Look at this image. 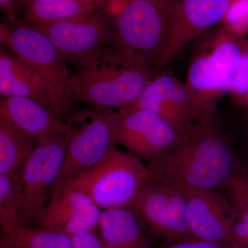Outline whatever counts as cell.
<instances>
[{
  "label": "cell",
  "mask_w": 248,
  "mask_h": 248,
  "mask_svg": "<svg viewBox=\"0 0 248 248\" xmlns=\"http://www.w3.org/2000/svg\"><path fill=\"white\" fill-rule=\"evenodd\" d=\"M147 166L149 179L182 190L224 191L244 169L215 115L197 121L176 144L150 160Z\"/></svg>",
  "instance_id": "1"
},
{
  "label": "cell",
  "mask_w": 248,
  "mask_h": 248,
  "mask_svg": "<svg viewBox=\"0 0 248 248\" xmlns=\"http://www.w3.org/2000/svg\"><path fill=\"white\" fill-rule=\"evenodd\" d=\"M75 74L68 79L72 103L91 107L123 108L140 97L153 77L154 68L107 45L73 63Z\"/></svg>",
  "instance_id": "2"
},
{
  "label": "cell",
  "mask_w": 248,
  "mask_h": 248,
  "mask_svg": "<svg viewBox=\"0 0 248 248\" xmlns=\"http://www.w3.org/2000/svg\"><path fill=\"white\" fill-rule=\"evenodd\" d=\"M235 37L224 26L199 37L185 83L195 122L215 115L218 99L232 89L244 52Z\"/></svg>",
  "instance_id": "3"
},
{
  "label": "cell",
  "mask_w": 248,
  "mask_h": 248,
  "mask_svg": "<svg viewBox=\"0 0 248 248\" xmlns=\"http://www.w3.org/2000/svg\"><path fill=\"white\" fill-rule=\"evenodd\" d=\"M112 19L114 45L155 69L172 35L173 0H131Z\"/></svg>",
  "instance_id": "4"
},
{
  "label": "cell",
  "mask_w": 248,
  "mask_h": 248,
  "mask_svg": "<svg viewBox=\"0 0 248 248\" xmlns=\"http://www.w3.org/2000/svg\"><path fill=\"white\" fill-rule=\"evenodd\" d=\"M115 111L103 108L72 110L66 157L54 191L99 164L116 148Z\"/></svg>",
  "instance_id": "5"
},
{
  "label": "cell",
  "mask_w": 248,
  "mask_h": 248,
  "mask_svg": "<svg viewBox=\"0 0 248 248\" xmlns=\"http://www.w3.org/2000/svg\"><path fill=\"white\" fill-rule=\"evenodd\" d=\"M149 179L147 165L114 148L99 164L66 184L89 196L99 208H126Z\"/></svg>",
  "instance_id": "6"
},
{
  "label": "cell",
  "mask_w": 248,
  "mask_h": 248,
  "mask_svg": "<svg viewBox=\"0 0 248 248\" xmlns=\"http://www.w3.org/2000/svg\"><path fill=\"white\" fill-rule=\"evenodd\" d=\"M68 143V134L53 133L38 139L18 183L22 226H38L64 163Z\"/></svg>",
  "instance_id": "7"
},
{
  "label": "cell",
  "mask_w": 248,
  "mask_h": 248,
  "mask_svg": "<svg viewBox=\"0 0 248 248\" xmlns=\"http://www.w3.org/2000/svg\"><path fill=\"white\" fill-rule=\"evenodd\" d=\"M70 73L41 69L16 55L0 52V94L27 97L45 106L66 122L73 108L68 94Z\"/></svg>",
  "instance_id": "8"
},
{
  "label": "cell",
  "mask_w": 248,
  "mask_h": 248,
  "mask_svg": "<svg viewBox=\"0 0 248 248\" xmlns=\"http://www.w3.org/2000/svg\"><path fill=\"white\" fill-rule=\"evenodd\" d=\"M145 234L160 243L192 236L186 220L184 190L148 179L126 207Z\"/></svg>",
  "instance_id": "9"
},
{
  "label": "cell",
  "mask_w": 248,
  "mask_h": 248,
  "mask_svg": "<svg viewBox=\"0 0 248 248\" xmlns=\"http://www.w3.org/2000/svg\"><path fill=\"white\" fill-rule=\"evenodd\" d=\"M115 133L117 145L147 161L172 148L184 135L157 114L133 106L115 111Z\"/></svg>",
  "instance_id": "10"
},
{
  "label": "cell",
  "mask_w": 248,
  "mask_h": 248,
  "mask_svg": "<svg viewBox=\"0 0 248 248\" xmlns=\"http://www.w3.org/2000/svg\"><path fill=\"white\" fill-rule=\"evenodd\" d=\"M53 42L72 64L107 45H114L113 27L101 11L55 22L29 24Z\"/></svg>",
  "instance_id": "11"
},
{
  "label": "cell",
  "mask_w": 248,
  "mask_h": 248,
  "mask_svg": "<svg viewBox=\"0 0 248 248\" xmlns=\"http://www.w3.org/2000/svg\"><path fill=\"white\" fill-rule=\"evenodd\" d=\"M186 220L191 236L231 248L235 210L226 195L219 191L184 190Z\"/></svg>",
  "instance_id": "12"
},
{
  "label": "cell",
  "mask_w": 248,
  "mask_h": 248,
  "mask_svg": "<svg viewBox=\"0 0 248 248\" xmlns=\"http://www.w3.org/2000/svg\"><path fill=\"white\" fill-rule=\"evenodd\" d=\"M232 0H173L174 24L170 40L153 76L160 73L185 46L223 20Z\"/></svg>",
  "instance_id": "13"
},
{
  "label": "cell",
  "mask_w": 248,
  "mask_h": 248,
  "mask_svg": "<svg viewBox=\"0 0 248 248\" xmlns=\"http://www.w3.org/2000/svg\"><path fill=\"white\" fill-rule=\"evenodd\" d=\"M103 210L86 194L66 185L54 191L39 221V228L71 236L97 231Z\"/></svg>",
  "instance_id": "14"
},
{
  "label": "cell",
  "mask_w": 248,
  "mask_h": 248,
  "mask_svg": "<svg viewBox=\"0 0 248 248\" xmlns=\"http://www.w3.org/2000/svg\"><path fill=\"white\" fill-rule=\"evenodd\" d=\"M153 77L132 106L157 114L182 135L187 133L196 122L185 83L171 71Z\"/></svg>",
  "instance_id": "15"
},
{
  "label": "cell",
  "mask_w": 248,
  "mask_h": 248,
  "mask_svg": "<svg viewBox=\"0 0 248 248\" xmlns=\"http://www.w3.org/2000/svg\"><path fill=\"white\" fill-rule=\"evenodd\" d=\"M0 42L32 66L54 73H69L68 61L50 39L24 21L1 22Z\"/></svg>",
  "instance_id": "16"
},
{
  "label": "cell",
  "mask_w": 248,
  "mask_h": 248,
  "mask_svg": "<svg viewBox=\"0 0 248 248\" xmlns=\"http://www.w3.org/2000/svg\"><path fill=\"white\" fill-rule=\"evenodd\" d=\"M0 120L9 121L37 139L53 133H69L66 122L53 111L27 97L9 96L1 98Z\"/></svg>",
  "instance_id": "17"
},
{
  "label": "cell",
  "mask_w": 248,
  "mask_h": 248,
  "mask_svg": "<svg viewBox=\"0 0 248 248\" xmlns=\"http://www.w3.org/2000/svg\"><path fill=\"white\" fill-rule=\"evenodd\" d=\"M98 232L109 248H152L151 239L126 208L103 210Z\"/></svg>",
  "instance_id": "18"
},
{
  "label": "cell",
  "mask_w": 248,
  "mask_h": 248,
  "mask_svg": "<svg viewBox=\"0 0 248 248\" xmlns=\"http://www.w3.org/2000/svg\"><path fill=\"white\" fill-rule=\"evenodd\" d=\"M37 141L9 121L0 120V174L20 177Z\"/></svg>",
  "instance_id": "19"
},
{
  "label": "cell",
  "mask_w": 248,
  "mask_h": 248,
  "mask_svg": "<svg viewBox=\"0 0 248 248\" xmlns=\"http://www.w3.org/2000/svg\"><path fill=\"white\" fill-rule=\"evenodd\" d=\"M107 0H30L24 7V22L48 23L104 11Z\"/></svg>",
  "instance_id": "20"
},
{
  "label": "cell",
  "mask_w": 248,
  "mask_h": 248,
  "mask_svg": "<svg viewBox=\"0 0 248 248\" xmlns=\"http://www.w3.org/2000/svg\"><path fill=\"white\" fill-rule=\"evenodd\" d=\"M19 178L0 174V225L1 234L6 236H12L22 226L18 195Z\"/></svg>",
  "instance_id": "21"
},
{
  "label": "cell",
  "mask_w": 248,
  "mask_h": 248,
  "mask_svg": "<svg viewBox=\"0 0 248 248\" xmlns=\"http://www.w3.org/2000/svg\"><path fill=\"white\" fill-rule=\"evenodd\" d=\"M6 237L17 248H73L71 236L39 227L21 226Z\"/></svg>",
  "instance_id": "22"
},
{
  "label": "cell",
  "mask_w": 248,
  "mask_h": 248,
  "mask_svg": "<svg viewBox=\"0 0 248 248\" xmlns=\"http://www.w3.org/2000/svg\"><path fill=\"white\" fill-rule=\"evenodd\" d=\"M223 20L225 27L236 35L248 31V0H232Z\"/></svg>",
  "instance_id": "23"
},
{
  "label": "cell",
  "mask_w": 248,
  "mask_h": 248,
  "mask_svg": "<svg viewBox=\"0 0 248 248\" xmlns=\"http://www.w3.org/2000/svg\"><path fill=\"white\" fill-rule=\"evenodd\" d=\"M235 210V209H234ZM231 248H248V212L235 210Z\"/></svg>",
  "instance_id": "24"
},
{
  "label": "cell",
  "mask_w": 248,
  "mask_h": 248,
  "mask_svg": "<svg viewBox=\"0 0 248 248\" xmlns=\"http://www.w3.org/2000/svg\"><path fill=\"white\" fill-rule=\"evenodd\" d=\"M97 231H82L71 236L73 248H109Z\"/></svg>",
  "instance_id": "25"
},
{
  "label": "cell",
  "mask_w": 248,
  "mask_h": 248,
  "mask_svg": "<svg viewBox=\"0 0 248 248\" xmlns=\"http://www.w3.org/2000/svg\"><path fill=\"white\" fill-rule=\"evenodd\" d=\"M156 248H226L212 243L206 242L193 236H187L173 241L161 242Z\"/></svg>",
  "instance_id": "26"
},
{
  "label": "cell",
  "mask_w": 248,
  "mask_h": 248,
  "mask_svg": "<svg viewBox=\"0 0 248 248\" xmlns=\"http://www.w3.org/2000/svg\"><path fill=\"white\" fill-rule=\"evenodd\" d=\"M244 58L239 71L235 77L232 91L239 96H246L248 93V51L244 48Z\"/></svg>",
  "instance_id": "27"
},
{
  "label": "cell",
  "mask_w": 248,
  "mask_h": 248,
  "mask_svg": "<svg viewBox=\"0 0 248 248\" xmlns=\"http://www.w3.org/2000/svg\"><path fill=\"white\" fill-rule=\"evenodd\" d=\"M19 0H0V9L9 22L17 21Z\"/></svg>",
  "instance_id": "28"
},
{
  "label": "cell",
  "mask_w": 248,
  "mask_h": 248,
  "mask_svg": "<svg viewBox=\"0 0 248 248\" xmlns=\"http://www.w3.org/2000/svg\"><path fill=\"white\" fill-rule=\"evenodd\" d=\"M131 0H107V6L104 11L108 16L113 18Z\"/></svg>",
  "instance_id": "29"
},
{
  "label": "cell",
  "mask_w": 248,
  "mask_h": 248,
  "mask_svg": "<svg viewBox=\"0 0 248 248\" xmlns=\"http://www.w3.org/2000/svg\"><path fill=\"white\" fill-rule=\"evenodd\" d=\"M0 248H17L4 235L1 234L0 237Z\"/></svg>",
  "instance_id": "30"
},
{
  "label": "cell",
  "mask_w": 248,
  "mask_h": 248,
  "mask_svg": "<svg viewBox=\"0 0 248 248\" xmlns=\"http://www.w3.org/2000/svg\"><path fill=\"white\" fill-rule=\"evenodd\" d=\"M29 1H30V0H19V8L22 7L24 9V6L27 4Z\"/></svg>",
  "instance_id": "31"
},
{
  "label": "cell",
  "mask_w": 248,
  "mask_h": 248,
  "mask_svg": "<svg viewBox=\"0 0 248 248\" xmlns=\"http://www.w3.org/2000/svg\"><path fill=\"white\" fill-rule=\"evenodd\" d=\"M243 48L248 51V42L246 44H242Z\"/></svg>",
  "instance_id": "32"
},
{
  "label": "cell",
  "mask_w": 248,
  "mask_h": 248,
  "mask_svg": "<svg viewBox=\"0 0 248 248\" xmlns=\"http://www.w3.org/2000/svg\"><path fill=\"white\" fill-rule=\"evenodd\" d=\"M246 97H247V101H248V93L247 95H246Z\"/></svg>",
  "instance_id": "33"
}]
</instances>
